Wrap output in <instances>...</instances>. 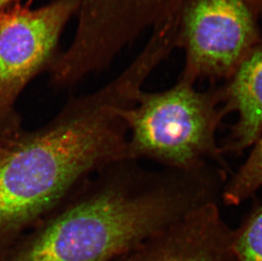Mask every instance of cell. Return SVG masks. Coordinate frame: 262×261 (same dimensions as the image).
<instances>
[{
	"label": "cell",
	"instance_id": "1",
	"mask_svg": "<svg viewBox=\"0 0 262 261\" xmlns=\"http://www.w3.org/2000/svg\"><path fill=\"white\" fill-rule=\"evenodd\" d=\"M142 89L126 73L97 91L70 99L36 130H23L0 160V251L61 206L108 165L128 160L122 111Z\"/></svg>",
	"mask_w": 262,
	"mask_h": 261
},
{
	"label": "cell",
	"instance_id": "2",
	"mask_svg": "<svg viewBox=\"0 0 262 261\" xmlns=\"http://www.w3.org/2000/svg\"><path fill=\"white\" fill-rule=\"evenodd\" d=\"M193 170H148L122 160L86 181L9 249L3 261H110L208 202Z\"/></svg>",
	"mask_w": 262,
	"mask_h": 261
},
{
	"label": "cell",
	"instance_id": "3",
	"mask_svg": "<svg viewBox=\"0 0 262 261\" xmlns=\"http://www.w3.org/2000/svg\"><path fill=\"white\" fill-rule=\"evenodd\" d=\"M227 115L221 88L198 91L179 78L165 91H143L136 104L122 111L128 127L127 158L176 170L215 164L228 170L216 142Z\"/></svg>",
	"mask_w": 262,
	"mask_h": 261
},
{
	"label": "cell",
	"instance_id": "4",
	"mask_svg": "<svg viewBox=\"0 0 262 261\" xmlns=\"http://www.w3.org/2000/svg\"><path fill=\"white\" fill-rule=\"evenodd\" d=\"M258 20L250 0H185L178 11L177 47L185 52L180 79L230 78L261 45Z\"/></svg>",
	"mask_w": 262,
	"mask_h": 261
},
{
	"label": "cell",
	"instance_id": "5",
	"mask_svg": "<svg viewBox=\"0 0 262 261\" xmlns=\"http://www.w3.org/2000/svg\"><path fill=\"white\" fill-rule=\"evenodd\" d=\"M185 0H81L74 40L50 64V79L69 86L106 67L142 32L173 16Z\"/></svg>",
	"mask_w": 262,
	"mask_h": 261
},
{
	"label": "cell",
	"instance_id": "6",
	"mask_svg": "<svg viewBox=\"0 0 262 261\" xmlns=\"http://www.w3.org/2000/svg\"><path fill=\"white\" fill-rule=\"evenodd\" d=\"M81 0H55L37 9L16 5L0 10V144L23 133L15 105L50 61L62 30Z\"/></svg>",
	"mask_w": 262,
	"mask_h": 261
},
{
	"label": "cell",
	"instance_id": "7",
	"mask_svg": "<svg viewBox=\"0 0 262 261\" xmlns=\"http://www.w3.org/2000/svg\"><path fill=\"white\" fill-rule=\"evenodd\" d=\"M234 230L212 203L196 209L126 254V261H236Z\"/></svg>",
	"mask_w": 262,
	"mask_h": 261
},
{
	"label": "cell",
	"instance_id": "8",
	"mask_svg": "<svg viewBox=\"0 0 262 261\" xmlns=\"http://www.w3.org/2000/svg\"><path fill=\"white\" fill-rule=\"evenodd\" d=\"M221 89L227 112L237 114L221 148L223 154L239 155L262 136V45L245 58Z\"/></svg>",
	"mask_w": 262,
	"mask_h": 261
},
{
	"label": "cell",
	"instance_id": "9",
	"mask_svg": "<svg viewBox=\"0 0 262 261\" xmlns=\"http://www.w3.org/2000/svg\"><path fill=\"white\" fill-rule=\"evenodd\" d=\"M237 172L226 183L222 199L227 205H239L262 187V136Z\"/></svg>",
	"mask_w": 262,
	"mask_h": 261
},
{
	"label": "cell",
	"instance_id": "10",
	"mask_svg": "<svg viewBox=\"0 0 262 261\" xmlns=\"http://www.w3.org/2000/svg\"><path fill=\"white\" fill-rule=\"evenodd\" d=\"M233 250L236 261H262V204L234 230Z\"/></svg>",
	"mask_w": 262,
	"mask_h": 261
},
{
	"label": "cell",
	"instance_id": "11",
	"mask_svg": "<svg viewBox=\"0 0 262 261\" xmlns=\"http://www.w3.org/2000/svg\"><path fill=\"white\" fill-rule=\"evenodd\" d=\"M250 2L257 13L258 16H262V0H250Z\"/></svg>",
	"mask_w": 262,
	"mask_h": 261
},
{
	"label": "cell",
	"instance_id": "12",
	"mask_svg": "<svg viewBox=\"0 0 262 261\" xmlns=\"http://www.w3.org/2000/svg\"><path fill=\"white\" fill-rule=\"evenodd\" d=\"M6 152H7V147H5V146L0 144V160L4 157Z\"/></svg>",
	"mask_w": 262,
	"mask_h": 261
},
{
	"label": "cell",
	"instance_id": "13",
	"mask_svg": "<svg viewBox=\"0 0 262 261\" xmlns=\"http://www.w3.org/2000/svg\"><path fill=\"white\" fill-rule=\"evenodd\" d=\"M11 1L13 0H0V10H3L5 5H7Z\"/></svg>",
	"mask_w": 262,
	"mask_h": 261
}]
</instances>
